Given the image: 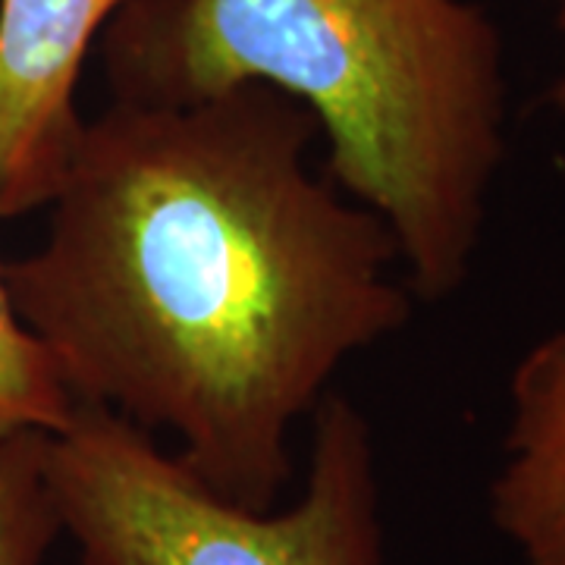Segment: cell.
Instances as JSON below:
<instances>
[{
    "label": "cell",
    "mask_w": 565,
    "mask_h": 565,
    "mask_svg": "<svg viewBox=\"0 0 565 565\" xmlns=\"http://www.w3.org/2000/svg\"><path fill=\"white\" fill-rule=\"evenodd\" d=\"M318 120L270 85L85 117L35 252L0 264L73 399L170 434L245 509L352 355L412 321L377 214L308 170Z\"/></svg>",
    "instance_id": "1"
},
{
    "label": "cell",
    "mask_w": 565,
    "mask_h": 565,
    "mask_svg": "<svg viewBox=\"0 0 565 565\" xmlns=\"http://www.w3.org/2000/svg\"><path fill=\"white\" fill-rule=\"evenodd\" d=\"M110 98L270 85L318 120L323 177L377 214L408 292L468 282L505 161L503 39L471 0H129L102 32Z\"/></svg>",
    "instance_id": "2"
},
{
    "label": "cell",
    "mask_w": 565,
    "mask_h": 565,
    "mask_svg": "<svg viewBox=\"0 0 565 565\" xmlns=\"http://www.w3.org/2000/svg\"><path fill=\"white\" fill-rule=\"evenodd\" d=\"M308 475L286 509L202 484L154 434L76 405L47 434V487L79 565H386L374 430L343 393L315 408Z\"/></svg>",
    "instance_id": "3"
},
{
    "label": "cell",
    "mask_w": 565,
    "mask_h": 565,
    "mask_svg": "<svg viewBox=\"0 0 565 565\" xmlns=\"http://www.w3.org/2000/svg\"><path fill=\"white\" fill-rule=\"evenodd\" d=\"M129 0H0V217L44 211L85 117L82 63Z\"/></svg>",
    "instance_id": "4"
},
{
    "label": "cell",
    "mask_w": 565,
    "mask_h": 565,
    "mask_svg": "<svg viewBox=\"0 0 565 565\" xmlns=\"http://www.w3.org/2000/svg\"><path fill=\"white\" fill-rule=\"evenodd\" d=\"M490 525L522 565H565V323L531 343L505 386Z\"/></svg>",
    "instance_id": "5"
},
{
    "label": "cell",
    "mask_w": 565,
    "mask_h": 565,
    "mask_svg": "<svg viewBox=\"0 0 565 565\" xmlns=\"http://www.w3.org/2000/svg\"><path fill=\"white\" fill-rule=\"evenodd\" d=\"M76 405L54 355L17 315L0 270V437L22 430L57 434Z\"/></svg>",
    "instance_id": "6"
},
{
    "label": "cell",
    "mask_w": 565,
    "mask_h": 565,
    "mask_svg": "<svg viewBox=\"0 0 565 565\" xmlns=\"http://www.w3.org/2000/svg\"><path fill=\"white\" fill-rule=\"evenodd\" d=\"M44 459L47 434L0 437V565H41L63 537Z\"/></svg>",
    "instance_id": "7"
},
{
    "label": "cell",
    "mask_w": 565,
    "mask_h": 565,
    "mask_svg": "<svg viewBox=\"0 0 565 565\" xmlns=\"http://www.w3.org/2000/svg\"><path fill=\"white\" fill-rule=\"evenodd\" d=\"M556 25H559V35H563L565 41V3L559 7V17H556ZM546 102L553 104L556 110H563L565 114V76L559 82H553V88L546 92Z\"/></svg>",
    "instance_id": "8"
}]
</instances>
